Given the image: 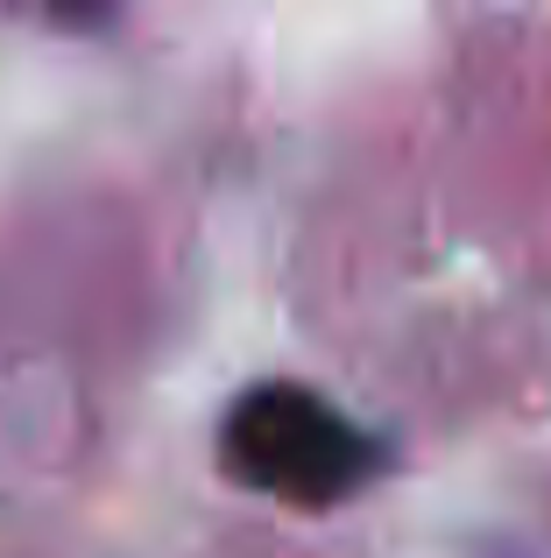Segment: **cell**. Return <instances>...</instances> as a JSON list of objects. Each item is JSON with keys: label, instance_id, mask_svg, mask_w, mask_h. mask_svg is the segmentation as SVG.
<instances>
[{"label": "cell", "instance_id": "obj_1", "mask_svg": "<svg viewBox=\"0 0 551 558\" xmlns=\"http://www.w3.org/2000/svg\"><path fill=\"white\" fill-rule=\"evenodd\" d=\"M220 466L248 495H269L283 509H340L360 488H375L389 466L382 432L354 417L340 396L311 381H248L220 417Z\"/></svg>", "mask_w": 551, "mask_h": 558}]
</instances>
